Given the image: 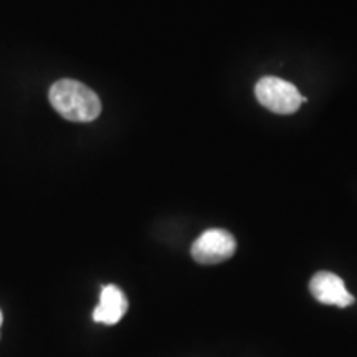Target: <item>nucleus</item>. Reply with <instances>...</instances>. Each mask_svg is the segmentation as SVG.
Wrapping results in <instances>:
<instances>
[{
	"label": "nucleus",
	"instance_id": "3",
	"mask_svg": "<svg viewBox=\"0 0 357 357\" xmlns=\"http://www.w3.org/2000/svg\"><path fill=\"white\" fill-rule=\"evenodd\" d=\"M236 242L230 231L222 229L205 230L192 243V258L200 265H217L235 255Z\"/></svg>",
	"mask_w": 357,
	"mask_h": 357
},
{
	"label": "nucleus",
	"instance_id": "2",
	"mask_svg": "<svg viewBox=\"0 0 357 357\" xmlns=\"http://www.w3.org/2000/svg\"><path fill=\"white\" fill-rule=\"evenodd\" d=\"M255 96L261 106L276 114H293L306 101L294 84L276 77H265L257 83Z\"/></svg>",
	"mask_w": 357,
	"mask_h": 357
},
{
	"label": "nucleus",
	"instance_id": "5",
	"mask_svg": "<svg viewBox=\"0 0 357 357\" xmlns=\"http://www.w3.org/2000/svg\"><path fill=\"white\" fill-rule=\"evenodd\" d=\"M128 311V298L121 288L116 284L102 287L100 294V305L93 311V321L101 324H118Z\"/></svg>",
	"mask_w": 357,
	"mask_h": 357
},
{
	"label": "nucleus",
	"instance_id": "1",
	"mask_svg": "<svg viewBox=\"0 0 357 357\" xmlns=\"http://www.w3.org/2000/svg\"><path fill=\"white\" fill-rule=\"evenodd\" d=\"M58 114L73 123H89L101 113V101L91 88L75 79H60L48 93Z\"/></svg>",
	"mask_w": 357,
	"mask_h": 357
},
{
	"label": "nucleus",
	"instance_id": "4",
	"mask_svg": "<svg viewBox=\"0 0 357 357\" xmlns=\"http://www.w3.org/2000/svg\"><path fill=\"white\" fill-rule=\"evenodd\" d=\"M310 291L323 305L347 307L354 305V296L347 291L341 276L331 271H318L310 281Z\"/></svg>",
	"mask_w": 357,
	"mask_h": 357
},
{
	"label": "nucleus",
	"instance_id": "6",
	"mask_svg": "<svg viewBox=\"0 0 357 357\" xmlns=\"http://www.w3.org/2000/svg\"><path fill=\"white\" fill-rule=\"evenodd\" d=\"M2 321H3V316H2V311H0V326H2Z\"/></svg>",
	"mask_w": 357,
	"mask_h": 357
}]
</instances>
